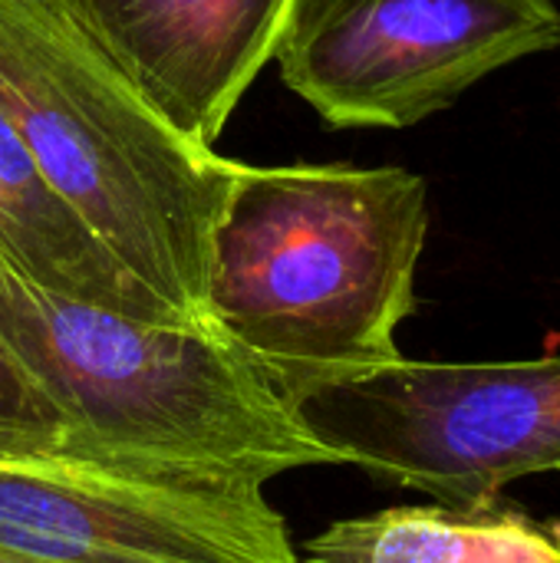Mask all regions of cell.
<instances>
[{"label":"cell","instance_id":"277c9868","mask_svg":"<svg viewBox=\"0 0 560 563\" xmlns=\"http://www.w3.org/2000/svg\"><path fill=\"white\" fill-rule=\"evenodd\" d=\"M340 465L429 495L452 511L502 501L505 485L560 475V356L518 363L393 360L290 399Z\"/></svg>","mask_w":560,"mask_h":563},{"label":"cell","instance_id":"3957f363","mask_svg":"<svg viewBox=\"0 0 560 563\" xmlns=\"http://www.w3.org/2000/svg\"><path fill=\"white\" fill-rule=\"evenodd\" d=\"M0 109L102 251L185 327L215 333L211 234L241 162L185 139L40 0H0Z\"/></svg>","mask_w":560,"mask_h":563},{"label":"cell","instance_id":"52a82bcc","mask_svg":"<svg viewBox=\"0 0 560 563\" xmlns=\"http://www.w3.org/2000/svg\"><path fill=\"white\" fill-rule=\"evenodd\" d=\"M185 139L215 148L290 0H40Z\"/></svg>","mask_w":560,"mask_h":563},{"label":"cell","instance_id":"9c48e42d","mask_svg":"<svg viewBox=\"0 0 560 563\" xmlns=\"http://www.w3.org/2000/svg\"><path fill=\"white\" fill-rule=\"evenodd\" d=\"M304 563H560V541L502 501L472 511L406 505L333 521L304 544Z\"/></svg>","mask_w":560,"mask_h":563},{"label":"cell","instance_id":"8fae6325","mask_svg":"<svg viewBox=\"0 0 560 563\" xmlns=\"http://www.w3.org/2000/svg\"><path fill=\"white\" fill-rule=\"evenodd\" d=\"M0 563H36V561H23V558H13V554H3V551H0Z\"/></svg>","mask_w":560,"mask_h":563},{"label":"cell","instance_id":"30bf717a","mask_svg":"<svg viewBox=\"0 0 560 563\" xmlns=\"http://www.w3.org/2000/svg\"><path fill=\"white\" fill-rule=\"evenodd\" d=\"M66 439V416L0 346V462L59 459Z\"/></svg>","mask_w":560,"mask_h":563},{"label":"cell","instance_id":"5b68a950","mask_svg":"<svg viewBox=\"0 0 560 563\" xmlns=\"http://www.w3.org/2000/svg\"><path fill=\"white\" fill-rule=\"evenodd\" d=\"M554 46V0H290L274 59L330 125L409 129Z\"/></svg>","mask_w":560,"mask_h":563},{"label":"cell","instance_id":"ba28073f","mask_svg":"<svg viewBox=\"0 0 560 563\" xmlns=\"http://www.w3.org/2000/svg\"><path fill=\"white\" fill-rule=\"evenodd\" d=\"M0 257L59 297L149 323H182L139 287L76 214L46 188L13 122L0 109ZM185 327V323H182Z\"/></svg>","mask_w":560,"mask_h":563},{"label":"cell","instance_id":"7a4b0ae2","mask_svg":"<svg viewBox=\"0 0 560 563\" xmlns=\"http://www.w3.org/2000/svg\"><path fill=\"white\" fill-rule=\"evenodd\" d=\"M0 346L66 416L59 459L261 485L297 468L340 465L277 383L218 333L59 297L3 257Z\"/></svg>","mask_w":560,"mask_h":563},{"label":"cell","instance_id":"7c38bea8","mask_svg":"<svg viewBox=\"0 0 560 563\" xmlns=\"http://www.w3.org/2000/svg\"><path fill=\"white\" fill-rule=\"evenodd\" d=\"M551 528H554V538L560 541V521H551Z\"/></svg>","mask_w":560,"mask_h":563},{"label":"cell","instance_id":"8992f818","mask_svg":"<svg viewBox=\"0 0 560 563\" xmlns=\"http://www.w3.org/2000/svg\"><path fill=\"white\" fill-rule=\"evenodd\" d=\"M0 551L36 563H300L261 482L69 459L0 462Z\"/></svg>","mask_w":560,"mask_h":563},{"label":"cell","instance_id":"6da1fadb","mask_svg":"<svg viewBox=\"0 0 560 563\" xmlns=\"http://www.w3.org/2000/svg\"><path fill=\"white\" fill-rule=\"evenodd\" d=\"M429 234V188L409 168L241 165L211 234L208 323L287 402L399 360Z\"/></svg>","mask_w":560,"mask_h":563}]
</instances>
